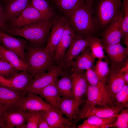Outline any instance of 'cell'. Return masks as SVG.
<instances>
[{"label": "cell", "mask_w": 128, "mask_h": 128, "mask_svg": "<svg viewBox=\"0 0 128 128\" xmlns=\"http://www.w3.org/2000/svg\"><path fill=\"white\" fill-rule=\"evenodd\" d=\"M54 19H44L23 27L11 28L6 32L24 38L32 45L43 47Z\"/></svg>", "instance_id": "3957f363"}, {"label": "cell", "mask_w": 128, "mask_h": 128, "mask_svg": "<svg viewBox=\"0 0 128 128\" xmlns=\"http://www.w3.org/2000/svg\"><path fill=\"white\" fill-rule=\"evenodd\" d=\"M121 0H97L94 17L98 31L102 32L120 13Z\"/></svg>", "instance_id": "277c9868"}, {"label": "cell", "mask_w": 128, "mask_h": 128, "mask_svg": "<svg viewBox=\"0 0 128 128\" xmlns=\"http://www.w3.org/2000/svg\"><path fill=\"white\" fill-rule=\"evenodd\" d=\"M76 34L68 21L63 36L56 48L54 54L55 62L59 64L61 62L66 52Z\"/></svg>", "instance_id": "ac0fdd59"}, {"label": "cell", "mask_w": 128, "mask_h": 128, "mask_svg": "<svg viewBox=\"0 0 128 128\" xmlns=\"http://www.w3.org/2000/svg\"><path fill=\"white\" fill-rule=\"evenodd\" d=\"M10 78L11 87L20 91H27L26 89L34 78L33 77L26 71H21Z\"/></svg>", "instance_id": "d4e9b609"}, {"label": "cell", "mask_w": 128, "mask_h": 128, "mask_svg": "<svg viewBox=\"0 0 128 128\" xmlns=\"http://www.w3.org/2000/svg\"><path fill=\"white\" fill-rule=\"evenodd\" d=\"M0 85L11 87L10 80L0 75Z\"/></svg>", "instance_id": "ab89813d"}, {"label": "cell", "mask_w": 128, "mask_h": 128, "mask_svg": "<svg viewBox=\"0 0 128 128\" xmlns=\"http://www.w3.org/2000/svg\"><path fill=\"white\" fill-rule=\"evenodd\" d=\"M92 6L85 2L76 8L67 18L76 35L93 37L99 32Z\"/></svg>", "instance_id": "6da1fadb"}, {"label": "cell", "mask_w": 128, "mask_h": 128, "mask_svg": "<svg viewBox=\"0 0 128 128\" xmlns=\"http://www.w3.org/2000/svg\"><path fill=\"white\" fill-rule=\"evenodd\" d=\"M93 56L98 59H102L105 57L104 46L101 39L96 37H92L89 46Z\"/></svg>", "instance_id": "d6a6232c"}, {"label": "cell", "mask_w": 128, "mask_h": 128, "mask_svg": "<svg viewBox=\"0 0 128 128\" xmlns=\"http://www.w3.org/2000/svg\"><path fill=\"white\" fill-rule=\"evenodd\" d=\"M27 92L0 85V105L5 111L19 108L21 102L27 96Z\"/></svg>", "instance_id": "52a82bcc"}, {"label": "cell", "mask_w": 128, "mask_h": 128, "mask_svg": "<svg viewBox=\"0 0 128 128\" xmlns=\"http://www.w3.org/2000/svg\"><path fill=\"white\" fill-rule=\"evenodd\" d=\"M86 95L87 99L82 108H80L77 118L74 122L76 125L80 120L83 119L88 111L92 107L99 105L111 106V101L108 96L97 87L88 84Z\"/></svg>", "instance_id": "5b68a950"}, {"label": "cell", "mask_w": 128, "mask_h": 128, "mask_svg": "<svg viewBox=\"0 0 128 128\" xmlns=\"http://www.w3.org/2000/svg\"><path fill=\"white\" fill-rule=\"evenodd\" d=\"M122 8L123 12V17L122 21V27L123 32L124 43L128 45V0H122Z\"/></svg>", "instance_id": "e575fe53"}, {"label": "cell", "mask_w": 128, "mask_h": 128, "mask_svg": "<svg viewBox=\"0 0 128 128\" xmlns=\"http://www.w3.org/2000/svg\"><path fill=\"white\" fill-rule=\"evenodd\" d=\"M92 37H85L76 34L59 64L63 66L64 69H68L74 59L89 47Z\"/></svg>", "instance_id": "ba28073f"}, {"label": "cell", "mask_w": 128, "mask_h": 128, "mask_svg": "<svg viewBox=\"0 0 128 128\" xmlns=\"http://www.w3.org/2000/svg\"><path fill=\"white\" fill-rule=\"evenodd\" d=\"M25 52L27 72L34 78L47 72L54 65V55L45 47L27 45Z\"/></svg>", "instance_id": "7a4b0ae2"}, {"label": "cell", "mask_w": 128, "mask_h": 128, "mask_svg": "<svg viewBox=\"0 0 128 128\" xmlns=\"http://www.w3.org/2000/svg\"><path fill=\"white\" fill-rule=\"evenodd\" d=\"M96 0H86L85 3L91 5H93L95 1Z\"/></svg>", "instance_id": "bcb514c9"}, {"label": "cell", "mask_w": 128, "mask_h": 128, "mask_svg": "<svg viewBox=\"0 0 128 128\" xmlns=\"http://www.w3.org/2000/svg\"><path fill=\"white\" fill-rule=\"evenodd\" d=\"M46 102L56 109L60 110L61 97L55 82L46 87L37 93Z\"/></svg>", "instance_id": "44dd1931"}, {"label": "cell", "mask_w": 128, "mask_h": 128, "mask_svg": "<svg viewBox=\"0 0 128 128\" xmlns=\"http://www.w3.org/2000/svg\"><path fill=\"white\" fill-rule=\"evenodd\" d=\"M117 116L114 128H128V107L122 109Z\"/></svg>", "instance_id": "8d00e7d4"}, {"label": "cell", "mask_w": 128, "mask_h": 128, "mask_svg": "<svg viewBox=\"0 0 128 128\" xmlns=\"http://www.w3.org/2000/svg\"><path fill=\"white\" fill-rule=\"evenodd\" d=\"M110 64V68L120 69L128 61V47H125L119 43L104 45Z\"/></svg>", "instance_id": "8fae6325"}, {"label": "cell", "mask_w": 128, "mask_h": 128, "mask_svg": "<svg viewBox=\"0 0 128 128\" xmlns=\"http://www.w3.org/2000/svg\"><path fill=\"white\" fill-rule=\"evenodd\" d=\"M46 19L30 1L20 14L10 21L11 28L23 27Z\"/></svg>", "instance_id": "30bf717a"}, {"label": "cell", "mask_w": 128, "mask_h": 128, "mask_svg": "<svg viewBox=\"0 0 128 128\" xmlns=\"http://www.w3.org/2000/svg\"><path fill=\"white\" fill-rule=\"evenodd\" d=\"M38 128H50L44 111H41L39 116L38 125Z\"/></svg>", "instance_id": "f35d334b"}, {"label": "cell", "mask_w": 128, "mask_h": 128, "mask_svg": "<svg viewBox=\"0 0 128 128\" xmlns=\"http://www.w3.org/2000/svg\"><path fill=\"white\" fill-rule=\"evenodd\" d=\"M126 84L123 78V73L120 69L110 68L105 84L111 104L114 96Z\"/></svg>", "instance_id": "2e32d148"}, {"label": "cell", "mask_w": 128, "mask_h": 128, "mask_svg": "<svg viewBox=\"0 0 128 128\" xmlns=\"http://www.w3.org/2000/svg\"><path fill=\"white\" fill-rule=\"evenodd\" d=\"M120 70L122 73L128 72V61L126 62Z\"/></svg>", "instance_id": "7bdbcfd3"}, {"label": "cell", "mask_w": 128, "mask_h": 128, "mask_svg": "<svg viewBox=\"0 0 128 128\" xmlns=\"http://www.w3.org/2000/svg\"><path fill=\"white\" fill-rule=\"evenodd\" d=\"M123 73V79L126 83L128 84V72Z\"/></svg>", "instance_id": "ee69618b"}, {"label": "cell", "mask_w": 128, "mask_h": 128, "mask_svg": "<svg viewBox=\"0 0 128 128\" xmlns=\"http://www.w3.org/2000/svg\"><path fill=\"white\" fill-rule=\"evenodd\" d=\"M83 100H79L75 98L62 97L60 105V111L65 115L72 124L76 119L79 110V107Z\"/></svg>", "instance_id": "ffe728a7"}, {"label": "cell", "mask_w": 128, "mask_h": 128, "mask_svg": "<svg viewBox=\"0 0 128 128\" xmlns=\"http://www.w3.org/2000/svg\"><path fill=\"white\" fill-rule=\"evenodd\" d=\"M7 30V26L6 22L0 18V32H2V30L6 32Z\"/></svg>", "instance_id": "60d3db41"}, {"label": "cell", "mask_w": 128, "mask_h": 128, "mask_svg": "<svg viewBox=\"0 0 128 128\" xmlns=\"http://www.w3.org/2000/svg\"><path fill=\"white\" fill-rule=\"evenodd\" d=\"M55 5L67 18L76 8L85 2L86 0H53Z\"/></svg>", "instance_id": "4316f807"}, {"label": "cell", "mask_w": 128, "mask_h": 128, "mask_svg": "<svg viewBox=\"0 0 128 128\" xmlns=\"http://www.w3.org/2000/svg\"><path fill=\"white\" fill-rule=\"evenodd\" d=\"M5 111L4 109L0 105V128L1 121L3 114Z\"/></svg>", "instance_id": "f6af8a7d"}, {"label": "cell", "mask_w": 128, "mask_h": 128, "mask_svg": "<svg viewBox=\"0 0 128 128\" xmlns=\"http://www.w3.org/2000/svg\"><path fill=\"white\" fill-rule=\"evenodd\" d=\"M0 18L5 21L6 22L5 18V10H4L0 4Z\"/></svg>", "instance_id": "b9f144b4"}, {"label": "cell", "mask_w": 128, "mask_h": 128, "mask_svg": "<svg viewBox=\"0 0 128 128\" xmlns=\"http://www.w3.org/2000/svg\"><path fill=\"white\" fill-rule=\"evenodd\" d=\"M18 71L5 59H0V75L9 79Z\"/></svg>", "instance_id": "d590c367"}, {"label": "cell", "mask_w": 128, "mask_h": 128, "mask_svg": "<svg viewBox=\"0 0 128 128\" xmlns=\"http://www.w3.org/2000/svg\"><path fill=\"white\" fill-rule=\"evenodd\" d=\"M0 53L3 58L16 69L19 71H27V67L26 63L16 54L5 49L1 45Z\"/></svg>", "instance_id": "484cf974"}, {"label": "cell", "mask_w": 128, "mask_h": 128, "mask_svg": "<svg viewBox=\"0 0 128 128\" xmlns=\"http://www.w3.org/2000/svg\"><path fill=\"white\" fill-rule=\"evenodd\" d=\"M94 69L99 79L105 84L110 71L108 62L98 59L96 62Z\"/></svg>", "instance_id": "836d02e7"}, {"label": "cell", "mask_w": 128, "mask_h": 128, "mask_svg": "<svg viewBox=\"0 0 128 128\" xmlns=\"http://www.w3.org/2000/svg\"><path fill=\"white\" fill-rule=\"evenodd\" d=\"M27 111L21 108L8 111L3 113L0 128H26Z\"/></svg>", "instance_id": "7c38bea8"}, {"label": "cell", "mask_w": 128, "mask_h": 128, "mask_svg": "<svg viewBox=\"0 0 128 128\" xmlns=\"http://www.w3.org/2000/svg\"><path fill=\"white\" fill-rule=\"evenodd\" d=\"M1 43L5 49L16 54L26 62L25 50L27 45V42L20 38H18L0 32Z\"/></svg>", "instance_id": "9a60e30c"}, {"label": "cell", "mask_w": 128, "mask_h": 128, "mask_svg": "<svg viewBox=\"0 0 128 128\" xmlns=\"http://www.w3.org/2000/svg\"><path fill=\"white\" fill-rule=\"evenodd\" d=\"M85 72L84 70H75L71 73L74 98L79 100H83L88 85Z\"/></svg>", "instance_id": "e0dca14e"}, {"label": "cell", "mask_w": 128, "mask_h": 128, "mask_svg": "<svg viewBox=\"0 0 128 128\" xmlns=\"http://www.w3.org/2000/svg\"><path fill=\"white\" fill-rule=\"evenodd\" d=\"M0 43H1V35H0Z\"/></svg>", "instance_id": "c3c4849f"}, {"label": "cell", "mask_w": 128, "mask_h": 128, "mask_svg": "<svg viewBox=\"0 0 128 128\" xmlns=\"http://www.w3.org/2000/svg\"><path fill=\"white\" fill-rule=\"evenodd\" d=\"M33 6L46 19H53L54 13L50 5L46 0H31Z\"/></svg>", "instance_id": "4dcf8cb0"}, {"label": "cell", "mask_w": 128, "mask_h": 128, "mask_svg": "<svg viewBox=\"0 0 128 128\" xmlns=\"http://www.w3.org/2000/svg\"><path fill=\"white\" fill-rule=\"evenodd\" d=\"M123 15L122 7L121 10L119 14L102 32L101 39L103 45L120 43L123 37L122 25Z\"/></svg>", "instance_id": "9c48e42d"}, {"label": "cell", "mask_w": 128, "mask_h": 128, "mask_svg": "<svg viewBox=\"0 0 128 128\" xmlns=\"http://www.w3.org/2000/svg\"><path fill=\"white\" fill-rule=\"evenodd\" d=\"M63 70V67L61 64L54 65L47 72L34 78L26 91L37 94L43 88L54 82Z\"/></svg>", "instance_id": "8992f818"}, {"label": "cell", "mask_w": 128, "mask_h": 128, "mask_svg": "<svg viewBox=\"0 0 128 128\" xmlns=\"http://www.w3.org/2000/svg\"><path fill=\"white\" fill-rule=\"evenodd\" d=\"M8 0V1H10V0Z\"/></svg>", "instance_id": "681fc988"}, {"label": "cell", "mask_w": 128, "mask_h": 128, "mask_svg": "<svg viewBox=\"0 0 128 128\" xmlns=\"http://www.w3.org/2000/svg\"><path fill=\"white\" fill-rule=\"evenodd\" d=\"M121 110L110 106H101L92 107L86 114L84 119L91 116H95L101 118H108L118 114Z\"/></svg>", "instance_id": "83f0119b"}, {"label": "cell", "mask_w": 128, "mask_h": 128, "mask_svg": "<svg viewBox=\"0 0 128 128\" xmlns=\"http://www.w3.org/2000/svg\"><path fill=\"white\" fill-rule=\"evenodd\" d=\"M67 21V18L64 16H60L54 19L51 32L45 47L54 55L63 36Z\"/></svg>", "instance_id": "4fadbf2b"}, {"label": "cell", "mask_w": 128, "mask_h": 128, "mask_svg": "<svg viewBox=\"0 0 128 128\" xmlns=\"http://www.w3.org/2000/svg\"><path fill=\"white\" fill-rule=\"evenodd\" d=\"M67 69L63 70L60 75L61 78L57 79L55 83L61 97L73 98L71 73Z\"/></svg>", "instance_id": "7402d4cb"}, {"label": "cell", "mask_w": 128, "mask_h": 128, "mask_svg": "<svg viewBox=\"0 0 128 128\" xmlns=\"http://www.w3.org/2000/svg\"><path fill=\"white\" fill-rule=\"evenodd\" d=\"M27 92V96L21 102L19 108L25 110L34 111H47L57 110L43 100L37 94Z\"/></svg>", "instance_id": "5bb4252c"}, {"label": "cell", "mask_w": 128, "mask_h": 128, "mask_svg": "<svg viewBox=\"0 0 128 128\" xmlns=\"http://www.w3.org/2000/svg\"><path fill=\"white\" fill-rule=\"evenodd\" d=\"M96 59L88 47L74 59L68 69L70 68L71 72L75 70L85 71L93 68Z\"/></svg>", "instance_id": "d6986e66"}, {"label": "cell", "mask_w": 128, "mask_h": 128, "mask_svg": "<svg viewBox=\"0 0 128 128\" xmlns=\"http://www.w3.org/2000/svg\"><path fill=\"white\" fill-rule=\"evenodd\" d=\"M117 114L108 118H101L95 116H91L86 119H83L88 123L95 126L96 128H114Z\"/></svg>", "instance_id": "f546056e"}, {"label": "cell", "mask_w": 128, "mask_h": 128, "mask_svg": "<svg viewBox=\"0 0 128 128\" xmlns=\"http://www.w3.org/2000/svg\"><path fill=\"white\" fill-rule=\"evenodd\" d=\"M85 73L87 82L89 85L97 87L108 96L106 84L99 78L94 68L86 70Z\"/></svg>", "instance_id": "1f68e13d"}, {"label": "cell", "mask_w": 128, "mask_h": 128, "mask_svg": "<svg viewBox=\"0 0 128 128\" xmlns=\"http://www.w3.org/2000/svg\"><path fill=\"white\" fill-rule=\"evenodd\" d=\"M31 0H11L8 1L5 10L6 21L16 18L26 7Z\"/></svg>", "instance_id": "cb8c5ba5"}, {"label": "cell", "mask_w": 128, "mask_h": 128, "mask_svg": "<svg viewBox=\"0 0 128 128\" xmlns=\"http://www.w3.org/2000/svg\"><path fill=\"white\" fill-rule=\"evenodd\" d=\"M4 59V58L3 57L1 54L0 53V59Z\"/></svg>", "instance_id": "7dc6e473"}, {"label": "cell", "mask_w": 128, "mask_h": 128, "mask_svg": "<svg viewBox=\"0 0 128 128\" xmlns=\"http://www.w3.org/2000/svg\"><path fill=\"white\" fill-rule=\"evenodd\" d=\"M111 106L121 110L128 107V84H126L115 95Z\"/></svg>", "instance_id": "f1b7e54d"}, {"label": "cell", "mask_w": 128, "mask_h": 128, "mask_svg": "<svg viewBox=\"0 0 128 128\" xmlns=\"http://www.w3.org/2000/svg\"><path fill=\"white\" fill-rule=\"evenodd\" d=\"M50 128H76L69 120L64 118L60 111L49 110L44 111Z\"/></svg>", "instance_id": "603a6c76"}, {"label": "cell", "mask_w": 128, "mask_h": 128, "mask_svg": "<svg viewBox=\"0 0 128 128\" xmlns=\"http://www.w3.org/2000/svg\"><path fill=\"white\" fill-rule=\"evenodd\" d=\"M27 111L26 128H38V119L41 111Z\"/></svg>", "instance_id": "74e56055"}]
</instances>
